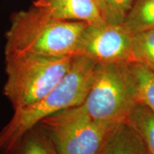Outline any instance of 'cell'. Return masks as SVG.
Instances as JSON below:
<instances>
[{"mask_svg": "<svg viewBox=\"0 0 154 154\" xmlns=\"http://www.w3.org/2000/svg\"><path fill=\"white\" fill-rule=\"evenodd\" d=\"M97 63L85 56H73L69 72L42 99L14 111L0 130V154H12L23 136L42 121L69 108L82 105L89 88Z\"/></svg>", "mask_w": 154, "mask_h": 154, "instance_id": "cell-1", "label": "cell"}, {"mask_svg": "<svg viewBox=\"0 0 154 154\" xmlns=\"http://www.w3.org/2000/svg\"><path fill=\"white\" fill-rule=\"evenodd\" d=\"M86 25L83 22L55 19L33 6L11 17L10 27L5 34V55L74 56Z\"/></svg>", "mask_w": 154, "mask_h": 154, "instance_id": "cell-2", "label": "cell"}, {"mask_svg": "<svg viewBox=\"0 0 154 154\" xmlns=\"http://www.w3.org/2000/svg\"><path fill=\"white\" fill-rule=\"evenodd\" d=\"M5 57L2 93L14 111L35 103L51 91L69 72L73 56L22 53Z\"/></svg>", "mask_w": 154, "mask_h": 154, "instance_id": "cell-3", "label": "cell"}, {"mask_svg": "<svg viewBox=\"0 0 154 154\" xmlns=\"http://www.w3.org/2000/svg\"><path fill=\"white\" fill-rule=\"evenodd\" d=\"M129 62L98 63L83 106L100 124L113 126L126 121L136 103Z\"/></svg>", "mask_w": 154, "mask_h": 154, "instance_id": "cell-4", "label": "cell"}, {"mask_svg": "<svg viewBox=\"0 0 154 154\" xmlns=\"http://www.w3.org/2000/svg\"><path fill=\"white\" fill-rule=\"evenodd\" d=\"M38 125L49 135L59 154H96L113 126L96 121L83 105L49 116Z\"/></svg>", "mask_w": 154, "mask_h": 154, "instance_id": "cell-5", "label": "cell"}, {"mask_svg": "<svg viewBox=\"0 0 154 154\" xmlns=\"http://www.w3.org/2000/svg\"><path fill=\"white\" fill-rule=\"evenodd\" d=\"M76 54L85 56L97 63L131 62L132 34L123 25L87 24L80 36Z\"/></svg>", "mask_w": 154, "mask_h": 154, "instance_id": "cell-6", "label": "cell"}, {"mask_svg": "<svg viewBox=\"0 0 154 154\" xmlns=\"http://www.w3.org/2000/svg\"><path fill=\"white\" fill-rule=\"evenodd\" d=\"M33 5L60 20L95 25L106 24L96 0H35Z\"/></svg>", "mask_w": 154, "mask_h": 154, "instance_id": "cell-7", "label": "cell"}, {"mask_svg": "<svg viewBox=\"0 0 154 154\" xmlns=\"http://www.w3.org/2000/svg\"><path fill=\"white\" fill-rule=\"evenodd\" d=\"M96 154H148L140 135L126 121L109 130Z\"/></svg>", "mask_w": 154, "mask_h": 154, "instance_id": "cell-8", "label": "cell"}, {"mask_svg": "<svg viewBox=\"0 0 154 154\" xmlns=\"http://www.w3.org/2000/svg\"><path fill=\"white\" fill-rule=\"evenodd\" d=\"M128 68L136 101L145 105L154 113V72L136 61L128 63Z\"/></svg>", "mask_w": 154, "mask_h": 154, "instance_id": "cell-9", "label": "cell"}, {"mask_svg": "<svg viewBox=\"0 0 154 154\" xmlns=\"http://www.w3.org/2000/svg\"><path fill=\"white\" fill-rule=\"evenodd\" d=\"M126 121L140 135L148 154H154V113L145 105L136 102Z\"/></svg>", "mask_w": 154, "mask_h": 154, "instance_id": "cell-10", "label": "cell"}, {"mask_svg": "<svg viewBox=\"0 0 154 154\" xmlns=\"http://www.w3.org/2000/svg\"><path fill=\"white\" fill-rule=\"evenodd\" d=\"M12 154H59L52 139L40 125L23 136Z\"/></svg>", "mask_w": 154, "mask_h": 154, "instance_id": "cell-11", "label": "cell"}, {"mask_svg": "<svg viewBox=\"0 0 154 154\" xmlns=\"http://www.w3.org/2000/svg\"><path fill=\"white\" fill-rule=\"evenodd\" d=\"M122 25L132 35L154 29V0H136Z\"/></svg>", "mask_w": 154, "mask_h": 154, "instance_id": "cell-12", "label": "cell"}, {"mask_svg": "<svg viewBox=\"0 0 154 154\" xmlns=\"http://www.w3.org/2000/svg\"><path fill=\"white\" fill-rule=\"evenodd\" d=\"M133 61L154 72V29L132 35Z\"/></svg>", "mask_w": 154, "mask_h": 154, "instance_id": "cell-13", "label": "cell"}, {"mask_svg": "<svg viewBox=\"0 0 154 154\" xmlns=\"http://www.w3.org/2000/svg\"><path fill=\"white\" fill-rule=\"evenodd\" d=\"M136 0H96L100 14L107 24L122 25Z\"/></svg>", "mask_w": 154, "mask_h": 154, "instance_id": "cell-14", "label": "cell"}, {"mask_svg": "<svg viewBox=\"0 0 154 154\" xmlns=\"http://www.w3.org/2000/svg\"></svg>", "mask_w": 154, "mask_h": 154, "instance_id": "cell-15", "label": "cell"}]
</instances>
